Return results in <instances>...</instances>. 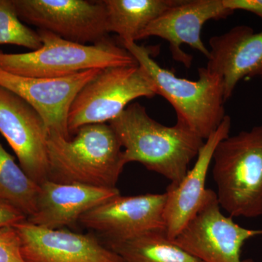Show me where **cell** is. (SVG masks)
<instances>
[{
    "mask_svg": "<svg viewBox=\"0 0 262 262\" xmlns=\"http://www.w3.org/2000/svg\"><path fill=\"white\" fill-rule=\"evenodd\" d=\"M223 3L232 11L245 10L262 19V0H223Z\"/></svg>",
    "mask_w": 262,
    "mask_h": 262,
    "instance_id": "23",
    "label": "cell"
},
{
    "mask_svg": "<svg viewBox=\"0 0 262 262\" xmlns=\"http://www.w3.org/2000/svg\"><path fill=\"white\" fill-rule=\"evenodd\" d=\"M14 227L27 262H126L89 234L43 228L27 220Z\"/></svg>",
    "mask_w": 262,
    "mask_h": 262,
    "instance_id": "13",
    "label": "cell"
},
{
    "mask_svg": "<svg viewBox=\"0 0 262 262\" xmlns=\"http://www.w3.org/2000/svg\"><path fill=\"white\" fill-rule=\"evenodd\" d=\"M39 189L0 142V196L28 219L36 211Z\"/></svg>",
    "mask_w": 262,
    "mask_h": 262,
    "instance_id": "19",
    "label": "cell"
},
{
    "mask_svg": "<svg viewBox=\"0 0 262 262\" xmlns=\"http://www.w3.org/2000/svg\"><path fill=\"white\" fill-rule=\"evenodd\" d=\"M206 68L223 78L225 101L232 97L239 81L261 76L262 30L236 26L228 32L209 39Z\"/></svg>",
    "mask_w": 262,
    "mask_h": 262,
    "instance_id": "15",
    "label": "cell"
},
{
    "mask_svg": "<svg viewBox=\"0 0 262 262\" xmlns=\"http://www.w3.org/2000/svg\"><path fill=\"white\" fill-rule=\"evenodd\" d=\"M233 13L226 8L223 0H179L146 27L137 41L150 37L165 39L169 43L174 61L190 68L193 57L182 51L183 45L190 46L208 58L209 49L201 37L203 26L208 20L225 19Z\"/></svg>",
    "mask_w": 262,
    "mask_h": 262,
    "instance_id": "12",
    "label": "cell"
},
{
    "mask_svg": "<svg viewBox=\"0 0 262 262\" xmlns=\"http://www.w3.org/2000/svg\"><path fill=\"white\" fill-rule=\"evenodd\" d=\"M260 235L262 229L244 228L223 214L216 194L208 189L201 209L173 241L202 262H254L242 259L241 251L248 239Z\"/></svg>",
    "mask_w": 262,
    "mask_h": 262,
    "instance_id": "7",
    "label": "cell"
},
{
    "mask_svg": "<svg viewBox=\"0 0 262 262\" xmlns=\"http://www.w3.org/2000/svg\"><path fill=\"white\" fill-rule=\"evenodd\" d=\"M14 45L36 51L42 46L37 31L23 23L13 0H0V46Z\"/></svg>",
    "mask_w": 262,
    "mask_h": 262,
    "instance_id": "20",
    "label": "cell"
},
{
    "mask_svg": "<svg viewBox=\"0 0 262 262\" xmlns=\"http://www.w3.org/2000/svg\"><path fill=\"white\" fill-rule=\"evenodd\" d=\"M166 193L115 196L80 217L79 223L102 236L106 244L151 232H165Z\"/></svg>",
    "mask_w": 262,
    "mask_h": 262,
    "instance_id": "9",
    "label": "cell"
},
{
    "mask_svg": "<svg viewBox=\"0 0 262 262\" xmlns=\"http://www.w3.org/2000/svg\"><path fill=\"white\" fill-rule=\"evenodd\" d=\"M0 134L18 158L19 165L40 185L49 179L50 165L46 122L22 98L0 87Z\"/></svg>",
    "mask_w": 262,
    "mask_h": 262,
    "instance_id": "10",
    "label": "cell"
},
{
    "mask_svg": "<svg viewBox=\"0 0 262 262\" xmlns=\"http://www.w3.org/2000/svg\"><path fill=\"white\" fill-rule=\"evenodd\" d=\"M231 118L227 115L219 128L204 142L192 168L177 184H170L166 189L164 210L165 234L173 241L194 218L206 200L207 175L213 159L215 146L229 136Z\"/></svg>",
    "mask_w": 262,
    "mask_h": 262,
    "instance_id": "14",
    "label": "cell"
},
{
    "mask_svg": "<svg viewBox=\"0 0 262 262\" xmlns=\"http://www.w3.org/2000/svg\"><path fill=\"white\" fill-rule=\"evenodd\" d=\"M108 125L120 141L125 164L140 163L173 184L185 177L205 142L181 122L166 126L157 122L139 103H131Z\"/></svg>",
    "mask_w": 262,
    "mask_h": 262,
    "instance_id": "1",
    "label": "cell"
},
{
    "mask_svg": "<svg viewBox=\"0 0 262 262\" xmlns=\"http://www.w3.org/2000/svg\"><path fill=\"white\" fill-rule=\"evenodd\" d=\"M27 220L23 213L0 196V228L14 227Z\"/></svg>",
    "mask_w": 262,
    "mask_h": 262,
    "instance_id": "22",
    "label": "cell"
},
{
    "mask_svg": "<svg viewBox=\"0 0 262 262\" xmlns=\"http://www.w3.org/2000/svg\"><path fill=\"white\" fill-rule=\"evenodd\" d=\"M74 138L49 132V179L104 188H117L126 165L123 149L108 123L80 127Z\"/></svg>",
    "mask_w": 262,
    "mask_h": 262,
    "instance_id": "2",
    "label": "cell"
},
{
    "mask_svg": "<svg viewBox=\"0 0 262 262\" xmlns=\"http://www.w3.org/2000/svg\"><path fill=\"white\" fill-rule=\"evenodd\" d=\"M156 87L140 65L101 70L76 96L68 114L70 134L91 124L108 123L139 98H153Z\"/></svg>",
    "mask_w": 262,
    "mask_h": 262,
    "instance_id": "6",
    "label": "cell"
},
{
    "mask_svg": "<svg viewBox=\"0 0 262 262\" xmlns=\"http://www.w3.org/2000/svg\"><path fill=\"white\" fill-rule=\"evenodd\" d=\"M19 18L67 40L94 45L108 38L103 0H13Z\"/></svg>",
    "mask_w": 262,
    "mask_h": 262,
    "instance_id": "8",
    "label": "cell"
},
{
    "mask_svg": "<svg viewBox=\"0 0 262 262\" xmlns=\"http://www.w3.org/2000/svg\"><path fill=\"white\" fill-rule=\"evenodd\" d=\"M179 0H103L108 33L122 42H136L140 33Z\"/></svg>",
    "mask_w": 262,
    "mask_h": 262,
    "instance_id": "17",
    "label": "cell"
},
{
    "mask_svg": "<svg viewBox=\"0 0 262 262\" xmlns=\"http://www.w3.org/2000/svg\"><path fill=\"white\" fill-rule=\"evenodd\" d=\"M103 70H91L62 78H39L13 75L0 69V87L32 106L49 132L70 139L68 114L78 93Z\"/></svg>",
    "mask_w": 262,
    "mask_h": 262,
    "instance_id": "11",
    "label": "cell"
},
{
    "mask_svg": "<svg viewBox=\"0 0 262 262\" xmlns=\"http://www.w3.org/2000/svg\"><path fill=\"white\" fill-rule=\"evenodd\" d=\"M0 262H27L22 255L20 237L14 227L0 228Z\"/></svg>",
    "mask_w": 262,
    "mask_h": 262,
    "instance_id": "21",
    "label": "cell"
},
{
    "mask_svg": "<svg viewBox=\"0 0 262 262\" xmlns=\"http://www.w3.org/2000/svg\"><path fill=\"white\" fill-rule=\"evenodd\" d=\"M262 79V78H261Z\"/></svg>",
    "mask_w": 262,
    "mask_h": 262,
    "instance_id": "24",
    "label": "cell"
},
{
    "mask_svg": "<svg viewBox=\"0 0 262 262\" xmlns=\"http://www.w3.org/2000/svg\"><path fill=\"white\" fill-rule=\"evenodd\" d=\"M122 44L149 74L157 95L172 105L177 113V122L206 141L227 116L223 78L206 67L198 69V80L180 78L158 64L151 56L153 51L150 48L136 42Z\"/></svg>",
    "mask_w": 262,
    "mask_h": 262,
    "instance_id": "3",
    "label": "cell"
},
{
    "mask_svg": "<svg viewBox=\"0 0 262 262\" xmlns=\"http://www.w3.org/2000/svg\"><path fill=\"white\" fill-rule=\"evenodd\" d=\"M36 211L27 222L48 229H63L79 222L95 207L120 195L117 188H104L48 179L41 184Z\"/></svg>",
    "mask_w": 262,
    "mask_h": 262,
    "instance_id": "16",
    "label": "cell"
},
{
    "mask_svg": "<svg viewBox=\"0 0 262 262\" xmlns=\"http://www.w3.org/2000/svg\"><path fill=\"white\" fill-rule=\"evenodd\" d=\"M212 175L229 216L262 215V124L227 136L215 146Z\"/></svg>",
    "mask_w": 262,
    "mask_h": 262,
    "instance_id": "4",
    "label": "cell"
},
{
    "mask_svg": "<svg viewBox=\"0 0 262 262\" xmlns=\"http://www.w3.org/2000/svg\"><path fill=\"white\" fill-rule=\"evenodd\" d=\"M106 246L126 262H202L169 239L165 232H149Z\"/></svg>",
    "mask_w": 262,
    "mask_h": 262,
    "instance_id": "18",
    "label": "cell"
},
{
    "mask_svg": "<svg viewBox=\"0 0 262 262\" xmlns=\"http://www.w3.org/2000/svg\"><path fill=\"white\" fill-rule=\"evenodd\" d=\"M42 46L24 53L0 51V69L25 77L62 78L91 70L138 65L132 55L110 39L94 45L63 39L38 29Z\"/></svg>",
    "mask_w": 262,
    "mask_h": 262,
    "instance_id": "5",
    "label": "cell"
}]
</instances>
